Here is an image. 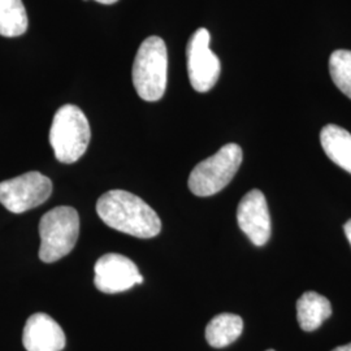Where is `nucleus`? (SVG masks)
<instances>
[{
    "label": "nucleus",
    "mask_w": 351,
    "mask_h": 351,
    "mask_svg": "<svg viewBox=\"0 0 351 351\" xmlns=\"http://www.w3.org/2000/svg\"><path fill=\"white\" fill-rule=\"evenodd\" d=\"M103 223L137 239H152L162 230V220L150 206L125 190H111L97 203Z\"/></svg>",
    "instance_id": "obj_1"
},
{
    "label": "nucleus",
    "mask_w": 351,
    "mask_h": 351,
    "mask_svg": "<svg viewBox=\"0 0 351 351\" xmlns=\"http://www.w3.org/2000/svg\"><path fill=\"white\" fill-rule=\"evenodd\" d=\"M132 78L143 101L163 98L168 80V52L162 38L149 37L142 42L133 63Z\"/></svg>",
    "instance_id": "obj_2"
},
{
    "label": "nucleus",
    "mask_w": 351,
    "mask_h": 351,
    "mask_svg": "<svg viewBox=\"0 0 351 351\" xmlns=\"http://www.w3.org/2000/svg\"><path fill=\"white\" fill-rule=\"evenodd\" d=\"M90 138V124L81 108L65 104L56 111L50 129V143L60 163H75L88 150Z\"/></svg>",
    "instance_id": "obj_3"
},
{
    "label": "nucleus",
    "mask_w": 351,
    "mask_h": 351,
    "mask_svg": "<svg viewBox=\"0 0 351 351\" xmlns=\"http://www.w3.org/2000/svg\"><path fill=\"white\" fill-rule=\"evenodd\" d=\"M39 259L53 263L75 249L80 236V216L73 207L60 206L45 213L39 223Z\"/></svg>",
    "instance_id": "obj_4"
},
{
    "label": "nucleus",
    "mask_w": 351,
    "mask_h": 351,
    "mask_svg": "<svg viewBox=\"0 0 351 351\" xmlns=\"http://www.w3.org/2000/svg\"><path fill=\"white\" fill-rule=\"evenodd\" d=\"M242 149L228 143L215 155L207 158L191 171L189 189L197 197H211L221 191L232 181L242 163Z\"/></svg>",
    "instance_id": "obj_5"
},
{
    "label": "nucleus",
    "mask_w": 351,
    "mask_h": 351,
    "mask_svg": "<svg viewBox=\"0 0 351 351\" xmlns=\"http://www.w3.org/2000/svg\"><path fill=\"white\" fill-rule=\"evenodd\" d=\"M52 182L39 172H27L0 182V203L13 213H23L50 198Z\"/></svg>",
    "instance_id": "obj_6"
},
{
    "label": "nucleus",
    "mask_w": 351,
    "mask_h": 351,
    "mask_svg": "<svg viewBox=\"0 0 351 351\" xmlns=\"http://www.w3.org/2000/svg\"><path fill=\"white\" fill-rule=\"evenodd\" d=\"M210 40L208 30L201 27L191 36L186 47L189 80L198 93L210 91L221 72V64L210 49Z\"/></svg>",
    "instance_id": "obj_7"
},
{
    "label": "nucleus",
    "mask_w": 351,
    "mask_h": 351,
    "mask_svg": "<svg viewBox=\"0 0 351 351\" xmlns=\"http://www.w3.org/2000/svg\"><path fill=\"white\" fill-rule=\"evenodd\" d=\"M94 282L98 290L107 294H116L142 284L143 277L133 261L120 254H106L94 267Z\"/></svg>",
    "instance_id": "obj_8"
},
{
    "label": "nucleus",
    "mask_w": 351,
    "mask_h": 351,
    "mask_svg": "<svg viewBox=\"0 0 351 351\" xmlns=\"http://www.w3.org/2000/svg\"><path fill=\"white\" fill-rule=\"evenodd\" d=\"M237 221L241 230L255 246H263L271 237V216L263 193L249 191L239 204Z\"/></svg>",
    "instance_id": "obj_9"
},
{
    "label": "nucleus",
    "mask_w": 351,
    "mask_h": 351,
    "mask_svg": "<svg viewBox=\"0 0 351 351\" xmlns=\"http://www.w3.org/2000/svg\"><path fill=\"white\" fill-rule=\"evenodd\" d=\"M23 343L27 351H62L65 348V335L50 315H32L23 335Z\"/></svg>",
    "instance_id": "obj_10"
},
{
    "label": "nucleus",
    "mask_w": 351,
    "mask_h": 351,
    "mask_svg": "<svg viewBox=\"0 0 351 351\" xmlns=\"http://www.w3.org/2000/svg\"><path fill=\"white\" fill-rule=\"evenodd\" d=\"M320 142L326 156L351 173V134L341 126H324L320 133Z\"/></svg>",
    "instance_id": "obj_11"
},
{
    "label": "nucleus",
    "mask_w": 351,
    "mask_h": 351,
    "mask_svg": "<svg viewBox=\"0 0 351 351\" xmlns=\"http://www.w3.org/2000/svg\"><path fill=\"white\" fill-rule=\"evenodd\" d=\"M330 315V302L315 291H306L297 302L298 323L306 332L316 330Z\"/></svg>",
    "instance_id": "obj_12"
},
{
    "label": "nucleus",
    "mask_w": 351,
    "mask_h": 351,
    "mask_svg": "<svg viewBox=\"0 0 351 351\" xmlns=\"http://www.w3.org/2000/svg\"><path fill=\"white\" fill-rule=\"evenodd\" d=\"M243 330V322L239 315L220 314L215 316L206 328V339L216 349L226 348L239 339Z\"/></svg>",
    "instance_id": "obj_13"
},
{
    "label": "nucleus",
    "mask_w": 351,
    "mask_h": 351,
    "mask_svg": "<svg viewBox=\"0 0 351 351\" xmlns=\"http://www.w3.org/2000/svg\"><path fill=\"white\" fill-rule=\"evenodd\" d=\"M27 24L23 0H0V36L20 37L27 30Z\"/></svg>",
    "instance_id": "obj_14"
},
{
    "label": "nucleus",
    "mask_w": 351,
    "mask_h": 351,
    "mask_svg": "<svg viewBox=\"0 0 351 351\" xmlns=\"http://www.w3.org/2000/svg\"><path fill=\"white\" fill-rule=\"evenodd\" d=\"M329 72L335 85L351 99V51H335L329 58Z\"/></svg>",
    "instance_id": "obj_15"
},
{
    "label": "nucleus",
    "mask_w": 351,
    "mask_h": 351,
    "mask_svg": "<svg viewBox=\"0 0 351 351\" xmlns=\"http://www.w3.org/2000/svg\"><path fill=\"white\" fill-rule=\"evenodd\" d=\"M343 230H345V234H346V239H349L351 245V219L343 226Z\"/></svg>",
    "instance_id": "obj_16"
},
{
    "label": "nucleus",
    "mask_w": 351,
    "mask_h": 351,
    "mask_svg": "<svg viewBox=\"0 0 351 351\" xmlns=\"http://www.w3.org/2000/svg\"><path fill=\"white\" fill-rule=\"evenodd\" d=\"M333 351H351V343L343 345V346H339V348H336Z\"/></svg>",
    "instance_id": "obj_17"
},
{
    "label": "nucleus",
    "mask_w": 351,
    "mask_h": 351,
    "mask_svg": "<svg viewBox=\"0 0 351 351\" xmlns=\"http://www.w3.org/2000/svg\"><path fill=\"white\" fill-rule=\"evenodd\" d=\"M86 1V0H85ZM97 1H99L101 4H113V3H116V1H119V0H97Z\"/></svg>",
    "instance_id": "obj_18"
},
{
    "label": "nucleus",
    "mask_w": 351,
    "mask_h": 351,
    "mask_svg": "<svg viewBox=\"0 0 351 351\" xmlns=\"http://www.w3.org/2000/svg\"><path fill=\"white\" fill-rule=\"evenodd\" d=\"M267 351H275V350H267Z\"/></svg>",
    "instance_id": "obj_19"
}]
</instances>
